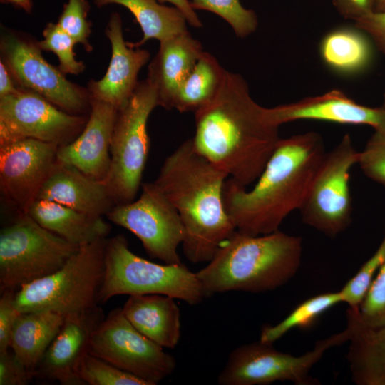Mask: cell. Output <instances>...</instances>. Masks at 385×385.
<instances>
[{
  "instance_id": "cell-3",
  "label": "cell",
  "mask_w": 385,
  "mask_h": 385,
  "mask_svg": "<svg viewBox=\"0 0 385 385\" xmlns=\"http://www.w3.org/2000/svg\"><path fill=\"white\" fill-rule=\"evenodd\" d=\"M228 178L188 139L165 159L154 181L182 220L185 230L183 250L192 263L209 262L236 230L223 201Z\"/></svg>"
},
{
  "instance_id": "cell-23",
  "label": "cell",
  "mask_w": 385,
  "mask_h": 385,
  "mask_svg": "<svg viewBox=\"0 0 385 385\" xmlns=\"http://www.w3.org/2000/svg\"><path fill=\"white\" fill-rule=\"evenodd\" d=\"M122 310L137 330L161 347L174 349L178 344L180 310L175 298L158 294L130 295Z\"/></svg>"
},
{
  "instance_id": "cell-45",
  "label": "cell",
  "mask_w": 385,
  "mask_h": 385,
  "mask_svg": "<svg viewBox=\"0 0 385 385\" xmlns=\"http://www.w3.org/2000/svg\"><path fill=\"white\" fill-rule=\"evenodd\" d=\"M383 107V108L384 109L385 111V91L384 93V102H383V104L381 106Z\"/></svg>"
},
{
  "instance_id": "cell-1",
  "label": "cell",
  "mask_w": 385,
  "mask_h": 385,
  "mask_svg": "<svg viewBox=\"0 0 385 385\" xmlns=\"http://www.w3.org/2000/svg\"><path fill=\"white\" fill-rule=\"evenodd\" d=\"M264 111L245 80L225 70L216 95L195 112V150L246 188L259 178L281 139L279 127L266 120Z\"/></svg>"
},
{
  "instance_id": "cell-38",
  "label": "cell",
  "mask_w": 385,
  "mask_h": 385,
  "mask_svg": "<svg viewBox=\"0 0 385 385\" xmlns=\"http://www.w3.org/2000/svg\"><path fill=\"white\" fill-rule=\"evenodd\" d=\"M33 378L10 349L0 352V385H26Z\"/></svg>"
},
{
  "instance_id": "cell-31",
  "label": "cell",
  "mask_w": 385,
  "mask_h": 385,
  "mask_svg": "<svg viewBox=\"0 0 385 385\" xmlns=\"http://www.w3.org/2000/svg\"><path fill=\"white\" fill-rule=\"evenodd\" d=\"M78 375L83 385H148L138 376L89 353L83 357Z\"/></svg>"
},
{
  "instance_id": "cell-16",
  "label": "cell",
  "mask_w": 385,
  "mask_h": 385,
  "mask_svg": "<svg viewBox=\"0 0 385 385\" xmlns=\"http://www.w3.org/2000/svg\"><path fill=\"white\" fill-rule=\"evenodd\" d=\"M98 306L65 317L63 324L34 371V377L63 385H83L78 370L88 353L91 335L104 318Z\"/></svg>"
},
{
  "instance_id": "cell-2",
  "label": "cell",
  "mask_w": 385,
  "mask_h": 385,
  "mask_svg": "<svg viewBox=\"0 0 385 385\" xmlns=\"http://www.w3.org/2000/svg\"><path fill=\"white\" fill-rule=\"evenodd\" d=\"M322 136L309 131L281 138L252 188L227 178L223 201L236 230L250 235L279 230L299 210L326 154Z\"/></svg>"
},
{
  "instance_id": "cell-14",
  "label": "cell",
  "mask_w": 385,
  "mask_h": 385,
  "mask_svg": "<svg viewBox=\"0 0 385 385\" xmlns=\"http://www.w3.org/2000/svg\"><path fill=\"white\" fill-rule=\"evenodd\" d=\"M88 118L68 113L20 86L15 93L0 98V145L32 138L61 146L81 133Z\"/></svg>"
},
{
  "instance_id": "cell-11",
  "label": "cell",
  "mask_w": 385,
  "mask_h": 385,
  "mask_svg": "<svg viewBox=\"0 0 385 385\" xmlns=\"http://www.w3.org/2000/svg\"><path fill=\"white\" fill-rule=\"evenodd\" d=\"M2 60L21 87L40 94L71 114L88 115L91 97L87 88L68 81L43 56L38 41L29 35L4 30L0 41Z\"/></svg>"
},
{
  "instance_id": "cell-37",
  "label": "cell",
  "mask_w": 385,
  "mask_h": 385,
  "mask_svg": "<svg viewBox=\"0 0 385 385\" xmlns=\"http://www.w3.org/2000/svg\"><path fill=\"white\" fill-rule=\"evenodd\" d=\"M14 291L1 292L0 297V352L10 349L11 334L21 314L15 304Z\"/></svg>"
},
{
  "instance_id": "cell-15",
  "label": "cell",
  "mask_w": 385,
  "mask_h": 385,
  "mask_svg": "<svg viewBox=\"0 0 385 385\" xmlns=\"http://www.w3.org/2000/svg\"><path fill=\"white\" fill-rule=\"evenodd\" d=\"M58 145L32 138L0 145V189L19 214L27 213L57 162Z\"/></svg>"
},
{
  "instance_id": "cell-29",
  "label": "cell",
  "mask_w": 385,
  "mask_h": 385,
  "mask_svg": "<svg viewBox=\"0 0 385 385\" xmlns=\"http://www.w3.org/2000/svg\"><path fill=\"white\" fill-rule=\"evenodd\" d=\"M339 303H343L340 290L312 297L300 303L279 323L264 326L260 340L273 344L294 328H307L322 313Z\"/></svg>"
},
{
  "instance_id": "cell-10",
  "label": "cell",
  "mask_w": 385,
  "mask_h": 385,
  "mask_svg": "<svg viewBox=\"0 0 385 385\" xmlns=\"http://www.w3.org/2000/svg\"><path fill=\"white\" fill-rule=\"evenodd\" d=\"M358 153L350 135L327 152L299 208L302 222L330 238L345 231L352 220L349 179Z\"/></svg>"
},
{
  "instance_id": "cell-30",
  "label": "cell",
  "mask_w": 385,
  "mask_h": 385,
  "mask_svg": "<svg viewBox=\"0 0 385 385\" xmlns=\"http://www.w3.org/2000/svg\"><path fill=\"white\" fill-rule=\"evenodd\" d=\"M193 9L215 13L232 29L235 35L245 38L255 31L257 18L255 11L242 6L240 0H189Z\"/></svg>"
},
{
  "instance_id": "cell-21",
  "label": "cell",
  "mask_w": 385,
  "mask_h": 385,
  "mask_svg": "<svg viewBox=\"0 0 385 385\" xmlns=\"http://www.w3.org/2000/svg\"><path fill=\"white\" fill-rule=\"evenodd\" d=\"M37 199H43L96 216L106 215L116 205L103 181L57 160Z\"/></svg>"
},
{
  "instance_id": "cell-42",
  "label": "cell",
  "mask_w": 385,
  "mask_h": 385,
  "mask_svg": "<svg viewBox=\"0 0 385 385\" xmlns=\"http://www.w3.org/2000/svg\"><path fill=\"white\" fill-rule=\"evenodd\" d=\"M160 3L169 2L178 8L185 16L188 24L195 28H200L202 24L189 0H158Z\"/></svg>"
},
{
  "instance_id": "cell-8",
  "label": "cell",
  "mask_w": 385,
  "mask_h": 385,
  "mask_svg": "<svg viewBox=\"0 0 385 385\" xmlns=\"http://www.w3.org/2000/svg\"><path fill=\"white\" fill-rule=\"evenodd\" d=\"M79 247L46 230L28 213L19 214L0 232V292H17L53 274Z\"/></svg>"
},
{
  "instance_id": "cell-33",
  "label": "cell",
  "mask_w": 385,
  "mask_h": 385,
  "mask_svg": "<svg viewBox=\"0 0 385 385\" xmlns=\"http://www.w3.org/2000/svg\"><path fill=\"white\" fill-rule=\"evenodd\" d=\"M385 262V230L383 239L375 251L340 290L343 303L359 309L376 274Z\"/></svg>"
},
{
  "instance_id": "cell-20",
  "label": "cell",
  "mask_w": 385,
  "mask_h": 385,
  "mask_svg": "<svg viewBox=\"0 0 385 385\" xmlns=\"http://www.w3.org/2000/svg\"><path fill=\"white\" fill-rule=\"evenodd\" d=\"M203 52L201 43L188 31L160 42L146 78L156 90L158 106L173 109L180 86Z\"/></svg>"
},
{
  "instance_id": "cell-41",
  "label": "cell",
  "mask_w": 385,
  "mask_h": 385,
  "mask_svg": "<svg viewBox=\"0 0 385 385\" xmlns=\"http://www.w3.org/2000/svg\"><path fill=\"white\" fill-rule=\"evenodd\" d=\"M20 86L15 81L6 63L0 61V98L7 96L18 91Z\"/></svg>"
},
{
  "instance_id": "cell-44",
  "label": "cell",
  "mask_w": 385,
  "mask_h": 385,
  "mask_svg": "<svg viewBox=\"0 0 385 385\" xmlns=\"http://www.w3.org/2000/svg\"><path fill=\"white\" fill-rule=\"evenodd\" d=\"M374 11H385V0H376Z\"/></svg>"
},
{
  "instance_id": "cell-19",
  "label": "cell",
  "mask_w": 385,
  "mask_h": 385,
  "mask_svg": "<svg viewBox=\"0 0 385 385\" xmlns=\"http://www.w3.org/2000/svg\"><path fill=\"white\" fill-rule=\"evenodd\" d=\"M117 113L111 105L91 99L84 128L73 141L58 147L57 160L104 182L111 165L110 148Z\"/></svg>"
},
{
  "instance_id": "cell-27",
  "label": "cell",
  "mask_w": 385,
  "mask_h": 385,
  "mask_svg": "<svg viewBox=\"0 0 385 385\" xmlns=\"http://www.w3.org/2000/svg\"><path fill=\"white\" fill-rule=\"evenodd\" d=\"M158 0H94L95 5L102 7L119 4L135 16L143 31V38L136 43H129L139 48L149 39L159 42L188 31L187 20L175 6L163 5Z\"/></svg>"
},
{
  "instance_id": "cell-40",
  "label": "cell",
  "mask_w": 385,
  "mask_h": 385,
  "mask_svg": "<svg viewBox=\"0 0 385 385\" xmlns=\"http://www.w3.org/2000/svg\"><path fill=\"white\" fill-rule=\"evenodd\" d=\"M339 14L354 22L374 11L376 0H332Z\"/></svg>"
},
{
  "instance_id": "cell-12",
  "label": "cell",
  "mask_w": 385,
  "mask_h": 385,
  "mask_svg": "<svg viewBox=\"0 0 385 385\" xmlns=\"http://www.w3.org/2000/svg\"><path fill=\"white\" fill-rule=\"evenodd\" d=\"M88 353L155 385L175 369V359L137 330L115 308L94 329Z\"/></svg>"
},
{
  "instance_id": "cell-34",
  "label": "cell",
  "mask_w": 385,
  "mask_h": 385,
  "mask_svg": "<svg viewBox=\"0 0 385 385\" xmlns=\"http://www.w3.org/2000/svg\"><path fill=\"white\" fill-rule=\"evenodd\" d=\"M89 10L87 0H68L56 22L76 43L81 44L88 52L93 50L89 41L91 24L87 19Z\"/></svg>"
},
{
  "instance_id": "cell-43",
  "label": "cell",
  "mask_w": 385,
  "mask_h": 385,
  "mask_svg": "<svg viewBox=\"0 0 385 385\" xmlns=\"http://www.w3.org/2000/svg\"><path fill=\"white\" fill-rule=\"evenodd\" d=\"M3 4H11L16 8L24 10L25 12L31 13L34 6V0H0Z\"/></svg>"
},
{
  "instance_id": "cell-26",
  "label": "cell",
  "mask_w": 385,
  "mask_h": 385,
  "mask_svg": "<svg viewBox=\"0 0 385 385\" xmlns=\"http://www.w3.org/2000/svg\"><path fill=\"white\" fill-rule=\"evenodd\" d=\"M64 319L51 311L21 312L12 332L10 349L33 375Z\"/></svg>"
},
{
  "instance_id": "cell-5",
  "label": "cell",
  "mask_w": 385,
  "mask_h": 385,
  "mask_svg": "<svg viewBox=\"0 0 385 385\" xmlns=\"http://www.w3.org/2000/svg\"><path fill=\"white\" fill-rule=\"evenodd\" d=\"M150 294L170 296L190 305L206 297L196 273L182 262L154 263L134 254L123 235L107 239L98 303L120 294Z\"/></svg>"
},
{
  "instance_id": "cell-7",
  "label": "cell",
  "mask_w": 385,
  "mask_h": 385,
  "mask_svg": "<svg viewBox=\"0 0 385 385\" xmlns=\"http://www.w3.org/2000/svg\"><path fill=\"white\" fill-rule=\"evenodd\" d=\"M158 106L154 86L147 78L138 82L125 106L118 111L111 143V165L104 180L116 205L135 199L142 185L150 138L149 116Z\"/></svg>"
},
{
  "instance_id": "cell-39",
  "label": "cell",
  "mask_w": 385,
  "mask_h": 385,
  "mask_svg": "<svg viewBox=\"0 0 385 385\" xmlns=\"http://www.w3.org/2000/svg\"><path fill=\"white\" fill-rule=\"evenodd\" d=\"M365 32L377 49L385 55V11H373L354 22Z\"/></svg>"
},
{
  "instance_id": "cell-18",
  "label": "cell",
  "mask_w": 385,
  "mask_h": 385,
  "mask_svg": "<svg viewBox=\"0 0 385 385\" xmlns=\"http://www.w3.org/2000/svg\"><path fill=\"white\" fill-rule=\"evenodd\" d=\"M105 34L111 46L109 65L103 78L90 81L87 89L91 99L110 104L118 111L137 87L138 73L148 61L150 53L125 41L122 19L117 12L111 14Z\"/></svg>"
},
{
  "instance_id": "cell-28",
  "label": "cell",
  "mask_w": 385,
  "mask_h": 385,
  "mask_svg": "<svg viewBox=\"0 0 385 385\" xmlns=\"http://www.w3.org/2000/svg\"><path fill=\"white\" fill-rule=\"evenodd\" d=\"M225 73V69L216 58L204 51L180 86L173 108L180 113H195L216 95Z\"/></svg>"
},
{
  "instance_id": "cell-22",
  "label": "cell",
  "mask_w": 385,
  "mask_h": 385,
  "mask_svg": "<svg viewBox=\"0 0 385 385\" xmlns=\"http://www.w3.org/2000/svg\"><path fill=\"white\" fill-rule=\"evenodd\" d=\"M358 309L346 311L350 331L346 359L351 380L357 385H385V324H365Z\"/></svg>"
},
{
  "instance_id": "cell-13",
  "label": "cell",
  "mask_w": 385,
  "mask_h": 385,
  "mask_svg": "<svg viewBox=\"0 0 385 385\" xmlns=\"http://www.w3.org/2000/svg\"><path fill=\"white\" fill-rule=\"evenodd\" d=\"M142 242L145 252L165 264L180 263L178 247L183 244L185 230L172 203L154 183H143L138 199L116 205L106 215Z\"/></svg>"
},
{
  "instance_id": "cell-24",
  "label": "cell",
  "mask_w": 385,
  "mask_h": 385,
  "mask_svg": "<svg viewBox=\"0 0 385 385\" xmlns=\"http://www.w3.org/2000/svg\"><path fill=\"white\" fill-rule=\"evenodd\" d=\"M27 213L46 230L78 246L107 237L111 228L102 217L43 199L36 200Z\"/></svg>"
},
{
  "instance_id": "cell-32",
  "label": "cell",
  "mask_w": 385,
  "mask_h": 385,
  "mask_svg": "<svg viewBox=\"0 0 385 385\" xmlns=\"http://www.w3.org/2000/svg\"><path fill=\"white\" fill-rule=\"evenodd\" d=\"M43 39L38 41L42 51L54 53L58 59V68L64 74L78 75L83 72L86 65L78 61L73 51L75 41L57 23L50 22L45 26Z\"/></svg>"
},
{
  "instance_id": "cell-6",
  "label": "cell",
  "mask_w": 385,
  "mask_h": 385,
  "mask_svg": "<svg viewBox=\"0 0 385 385\" xmlns=\"http://www.w3.org/2000/svg\"><path fill=\"white\" fill-rule=\"evenodd\" d=\"M107 239L80 246L59 270L16 292L19 311H51L66 317L98 305Z\"/></svg>"
},
{
  "instance_id": "cell-35",
  "label": "cell",
  "mask_w": 385,
  "mask_h": 385,
  "mask_svg": "<svg viewBox=\"0 0 385 385\" xmlns=\"http://www.w3.org/2000/svg\"><path fill=\"white\" fill-rule=\"evenodd\" d=\"M357 164L367 178L385 188V124L374 129L358 153Z\"/></svg>"
},
{
  "instance_id": "cell-36",
  "label": "cell",
  "mask_w": 385,
  "mask_h": 385,
  "mask_svg": "<svg viewBox=\"0 0 385 385\" xmlns=\"http://www.w3.org/2000/svg\"><path fill=\"white\" fill-rule=\"evenodd\" d=\"M358 314L366 325L377 327L385 324V262L376 274Z\"/></svg>"
},
{
  "instance_id": "cell-9",
  "label": "cell",
  "mask_w": 385,
  "mask_h": 385,
  "mask_svg": "<svg viewBox=\"0 0 385 385\" xmlns=\"http://www.w3.org/2000/svg\"><path fill=\"white\" fill-rule=\"evenodd\" d=\"M350 331L334 334L316 342L313 349L301 356L277 351L273 344L260 340L241 345L230 354L220 372V385H267L290 381L296 385H316L310 371L325 352L348 342Z\"/></svg>"
},
{
  "instance_id": "cell-4",
  "label": "cell",
  "mask_w": 385,
  "mask_h": 385,
  "mask_svg": "<svg viewBox=\"0 0 385 385\" xmlns=\"http://www.w3.org/2000/svg\"><path fill=\"white\" fill-rule=\"evenodd\" d=\"M302 238L282 231L250 235L235 230L196 272L206 297L227 292L260 293L287 284L298 272Z\"/></svg>"
},
{
  "instance_id": "cell-17",
  "label": "cell",
  "mask_w": 385,
  "mask_h": 385,
  "mask_svg": "<svg viewBox=\"0 0 385 385\" xmlns=\"http://www.w3.org/2000/svg\"><path fill=\"white\" fill-rule=\"evenodd\" d=\"M264 114L269 123L277 127L299 120L364 125L374 129L385 124V111L382 106L372 108L359 104L337 89L295 102L265 108Z\"/></svg>"
},
{
  "instance_id": "cell-25",
  "label": "cell",
  "mask_w": 385,
  "mask_h": 385,
  "mask_svg": "<svg viewBox=\"0 0 385 385\" xmlns=\"http://www.w3.org/2000/svg\"><path fill=\"white\" fill-rule=\"evenodd\" d=\"M319 52L325 66L342 76L364 73L374 59L372 41L356 26L337 27L327 32L320 41Z\"/></svg>"
}]
</instances>
